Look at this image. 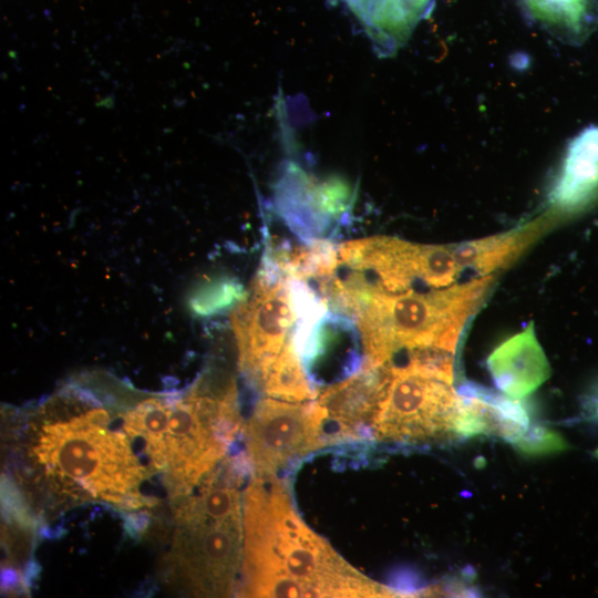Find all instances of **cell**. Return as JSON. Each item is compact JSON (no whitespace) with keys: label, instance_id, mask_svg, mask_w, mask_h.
I'll list each match as a JSON object with an SVG mask.
<instances>
[{"label":"cell","instance_id":"17","mask_svg":"<svg viewBox=\"0 0 598 598\" xmlns=\"http://www.w3.org/2000/svg\"><path fill=\"white\" fill-rule=\"evenodd\" d=\"M260 389L268 396L286 401L298 402L315 398L316 393L295 348L293 333L271 364Z\"/></svg>","mask_w":598,"mask_h":598},{"label":"cell","instance_id":"13","mask_svg":"<svg viewBox=\"0 0 598 598\" xmlns=\"http://www.w3.org/2000/svg\"><path fill=\"white\" fill-rule=\"evenodd\" d=\"M486 364L497 389L512 399L528 395L549 377L548 360L533 323L501 343Z\"/></svg>","mask_w":598,"mask_h":598},{"label":"cell","instance_id":"3","mask_svg":"<svg viewBox=\"0 0 598 598\" xmlns=\"http://www.w3.org/2000/svg\"><path fill=\"white\" fill-rule=\"evenodd\" d=\"M121 425L148 478L159 474L169 499L185 495L225 460L241 430L236 382L204 374L182 394L140 401Z\"/></svg>","mask_w":598,"mask_h":598},{"label":"cell","instance_id":"18","mask_svg":"<svg viewBox=\"0 0 598 598\" xmlns=\"http://www.w3.org/2000/svg\"><path fill=\"white\" fill-rule=\"evenodd\" d=\"M241 298L243 291L238 289L235 282L223 281L206 287L192 299L190 306L198 315H207L228 306L236 299L243 300Z\"/></svg>","mask_w":598,"mask_h":598},{"label":"cell","instance_id":"9","mask_svg":"<svg viewBox=\"0 0 598 598\" xmlns=\"http://www.w3.org/2000/svg\"><path fill=\"white\" fill-rule=\"evenodd\" d=\"M244 433L247 458L260 476L276 475L290 461L328 443L317 401L266 398L254 408Z\"/></svg>","mask_w":598,"mask_h":598},{"label":"cell","instance_id":"11","mask_svg":"<svg viewBox=\"0 0 598 598\" xmlns=\"http://www.w3.org/2000/svg\"><path fill=\"white\" fill-rule=\"evenodd\" d=\"M275 188L279 214L299 231H315L341 215L351 199L340 179L319 182L291 161L283 163Z\"/></svg>","mask_w":598,"mask_h":598},{"label":"cell","instance_id":"19","mask_svg":"<svg viewBox=\"0 0 598 598\" xmlns=\"http://www.w3.org/2000/svg\"><path fill=\"white\" fill-rule=\"evenodd\" d=\"M523 452L542 454L565 450L564 440L554 432L542 426L528 429V431L515 443Z\"/></svg>","mask_w":598,"mask_h":598},{"label":"cell","instance_id":"15","mask_svg":"<svg viewBox=\"0 0 598 598\" xmlns=\"http://www.w3.org/2000/svg\"><path fill=\"white\" fill-rule=\"evenodd\" d=\"M516 1L527 22L565 44H582L598 27L597 0Z\"/></svg>","mask_w":598,"mask_h":598},{"label":"cell","instance_id":"6","mask_svg":"<svg viewBox=\"0 0 598 598\" xmlns=\"http://www.w3.org/2000/svg\"><path fill=\"white\" fill-rule=\"evenodd\" d=\"M452 382L413 361L394 365L372 424L377 440L412 443L458 435L463 401Z\"/></svg>","mask_w":598,"mask_h":598},{"label":"cell","instance_id":"10","mask_svg":"<svg viewBox=\"0 0 598 598\" xmlns=\"http://www.w3.org/2000/svg\"><path fill=\"white\" fill-rule=\"evenodd\" d=\"M393 367V362L363 364L360 372L333 384L319 395L317 403L323 414L324 431L327 425L333 426L330 443L358 437L364 429L372 427Z\"/></svg>","mask_w":598,"mask_h":598},{"label":"cell","instance_id":"4","mask_svg":"<svg viewBox=\"0 0 598 598\" xmlns=\"http://www.w3.org/2000/svg\"><path fill=\"white\" fill-rule=\"evenodd\" d=\"M241 471L224 460L192 492L169 499L172 537L159 567L163 581L193 597H228L244 553Z\"/></svg>","mask_w":598,"mask_h":598},{"label":"cell","instance_id":"16","mask_svg":"<svg viewBox=\"0 0 598 598\" xmlns=\"http://www.w3.org/2000/svg\"><path fill=\"white\" fill-rule=\"evenodd\" d=\"M547 223L539 221L511 233L458 244L454 246L457 261L463 270L470 269L477 277L492 275L518 257L540 236Z\"/></svg>","mask_w":598,"mask_h":598},{"label":"cell","instance_id":"12","mask_svg":"<svg viewBox=\"0 0 598 598\" xmlns=\"http://www.w3.org/2000/svg\"><path fill=\"white\" fill-rule=\"evenodd\" d=\"M437 0H326L342 9L370 41L379 58H391L405 45Z\"/></svg>","mask_w":598,"mask_h":598},{"label":"cell","instance_id":"5","mask_svg":"<svg viewBox=\"0 0 598 598\" xmlns=\"http://www.w3.org/2000/svg\"><path fill=\"white\" fill-rule=\"evenodd\" d=\"M494 281L493 275L464 283L404 293H383L348 287L341 312L358 324L365 365L392 362L395 354L420 349L455 352L461 332Z\"/></svg>","mask_w":598,"mask_h":598},{"label":"cell","instance_id":"8","mask_svg":"<svg viewBox=\"0 0 598 598\" xmlns=\"http://www.w3.org/2000/svg\"><path fill=\"white\" fill-rule=\"evenodd\" d=\"M296 317L288 279L264 268L230 315L240 371L256 386L289 339Z\"/></svg>","mask_w":598,"mask_h":598},{"label":"cell","instance_id":"14","mask_svg":"<svg viewBox=\"0 0 598 598\" xmlns=\"http://www.w3.org/2000/svg\"><path fill=\"white\" fill-rule=\"evenodd\" d=\"M597 198L598 126L590 125L569 142L548 200L555 210L574 214Z\"/></svg>","mask_w":598,"mask_h":598},{"label":"cell","instance_id":"1","mask_svg":"<svg viewBox=\"0 0 598 598\" xmlns=\"http://www.w3.org/2000/svg\"><path fill=\"white\" fill-rule=\"evenodd\" d=\"M11 424L12 492L31 517L55 518L93 503L125 511L155 505L142 492L148 475L121 414L115 423L89 391L66 386Z\"/></svg>","mask_w":598,"mask_h":598},{"label":"cell","instance_id":"2","mask_svg":"<svg viewBox=\"0 0 598 598\" xmlns=\"http://www.w3.org/2000/svg\"><path fill=\"white\" fill-rule=\"evenodd\" d=\"M245 597H391L351 567L296 513L276 475H254L243 496Z\"/></svg>","mask_w":598,"mask_h":598},{"label":"cell","instance_id":"7","mask_svg":"<svg viewBox=\"0 0 598 598\" xmlns=\"http://www.w3.org/2000/svg\"><path fill=\"white\" fill-rule=\"evenodd\" d=\"M338 261L357 274L368 291L390 295L421 286L448 287L463 271L454 246L420 245L393 237L347 241L338 248Z\"/></svg>","mask_w":598,"mask_h":598}]
</instances>
